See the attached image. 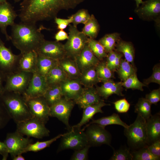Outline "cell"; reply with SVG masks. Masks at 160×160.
<instances>
[{
    "mask_svg": "<svg viewBox=\"0 0 160 160\" xmlns=\"http://www.w3.org/2000/svg\"><path fill=\"white\" fill-rule=\"evenodd\" d=\"M85 0H22L19 17L21 22L36 24L54 19L63 10L75 8Z\"/></svg>",
    "mask_w": 160,
    "mask_h": 160,
    "instance_id": "1",
    "label": "cell"
},
{
    "mask_svg": "<svg viewBox=\"0 0 160 160\" xmlns=\"http://www.w3.org/2000/svg\"><path fill=\"white\" fill-rule=\"evenodd\" d=\"M11 27L10 40L21 53L36 51L45 39L41 31L46 28L43 25L38 28L36 24L21 22Z\"/></svg>",
    "mask_w": 160,
    "mask_h": 160,
    "instance_id": "2",
    "label": "cell"
},
{
    "mask_svg": "<svg viewBox=\"0 0 160 160\" xmlns=\"http://www.w3.org/2000/svg\"><path fill=\"white\" fill-rule=\"evenodd\" d=\"M0 100L16 124L33 117L23 94L4 91L0 96Z\"/></svg>",
    "mask_w": 160,
    "mask_h": 160,
    "instance_id": "3",
    "label": "cell"
},
{
    "mask_svg": "<svg viewBox=\"0 0 160 160\" xmlns=\"http://www.w3.org/2000/svg\"><path fill=\"white\" fill-rule=\"evenodd\" d=\"M129 148L132 151L148 146L146 129V120L137 115L134 122L124 128Z\"/></svg>",
    "mask_w": 160,
    "mask_h": 160,
    "instance_id": "4",
    "label": "cell"
},
{
    "mask_svg": "<svg viewBox=\"0 0 160 160\" xmlns=\"http://www.w3.org/2000/svg\"><path fill=\"white\" fill-rule=\"evenodd\" d=\"M68 30V38L64 47L66 56L75 60L87 43L89 38L73 25H69Z\"/></svg>",
    "mask_w": 160,
    "mask_h": 160,
    "instance_id": "5",
    "label": "cell"
},
{
    "mask_svg": "<svg viewBox=\"0 0 160 160\" xmlns=\"http://www.w3.org/2000/svg\"><path fill=\"white\" fill-rule=\"evenodd\" d=\"M60 138L57 152L69 149L76 150L88 144L85 132L81 128L71 127V129Z\"/></svg>",
    "mask_w": 160,
    "mask_h": 160,
    "instance_id": "6",
    "label": "cell"
},
{
    "mask_svg": "<svg viewBox=\"0 0 160 160\" xmlns=\"http://www.w3.org/2000/svg\"><path fill=\"white\" fill-rule=\"evenodd\" d=\"M16 124V131L23 136L38 139L49 136L50 131L46 127L45 124L34 117Z\"/></svg>",
    "mask_w": 160,
    "mask_h": 160,
    "instance_id": "7",
    "label": "cell"
},
{
    "mask_svg": "<svg viewBox=\"0 0 160 160\" xmlns=\"http://www.w3.org/2000/svg\"><path fill=\"white\" fill-rule=\"evenodd\" d=\"M33 73L18 71L5 79L4 92H12L23 94L26 90Z\"/></svg>",
    "mask_w": 160,
    "mask_h": 160,
    "instance_id": "8",
    "label": "cell"
},
{
    "mask_svg": "<svg viewBox=\"0 0 160 160\" xmlns=\"http://www.w3.org/2000/svg\"><path fill=\"white\" fill-rule=\"evenodd\" d=\"M103 127L96 124H87L85 133L88 144L92 146H100L103 144L111 146L112 140L111 134Z\"/></svg>",
    "mask_w": 160,
    "mask_h": 160,
    "instance_id": "9",
    "label": "cell"
},
{
    "mask_svg": "<svg viewBox=\"0 0 160 160\" xmlns=\"http://www.w3.org/2000/svg\"><path fill=\"white\" fill-rule=\"evenodd\" d=\"M20 54H14L0 38V72L5 78L18 71Z\"/></svg>",
    "mask_w": 160,
    "mask_h": 160,
    "instance_id": "10",
    "label": "cell"
},
{
    "mask_svg": "<svg viewBox=\"0 0 160 160\" xmlns=\"http://www.w3.org/2000/svg\"><path fill=\"white\" fill-rule=\"evenodd\" d=\"M75 104L73 100L63 97L50 107V116L57 118L66 126L69 131L71 128L69 124V118Z\"/></svg>",
    "mask_w": 160,
    "mask_h": 160,
    "instance_id": "11",
    "label": "cell"
},
{
    "mask_svg": "<svg viewBox=\"0 0 160 160\" xmlns=\"http://www.w3.org/2000/svg\"><path fill=\"white\" fill-rule=\"evenodd\" d=\"M32 140L29 137H25L23 135L16 131L7 134L4 142L6 145L12 157L25 153L28 145L32 143Z\"/></svg>",
    "mask_w": 160,
    "mask_h": 160,
    "instance_id": "12",
    "label": "cell"
},
{
    "mask_svg": "<svg viewBox=\"0 0 160 160\" xmlns=\"http://www.w3.org/2000/svg\"><path fill=\"white\" fill-rule=\"evenodd\" d=\"M25 99L32 117L47 123L50 116V108L43 96Z\"/></svg>",
    "mask_w": 160,
    "mask_h": 160,
    "instance_id": "13",
    "label": "cell"
},
{
    "mask_svg": "<svg viewBox=\"0 0 160 160\" xmlns=\"http://www.w3.org/2000/svg\"><path fill=\"white\" fill-rule=\"evenodd\" d=\"M38 55L59 60L66 56L64 44L45 39L36 51Z\"/></svg>",
    "mask_w": 160,
    "mask_h": 160,
    "instance_id": "14",
    "label": "cell"
},
{
    "mask_svg": "<svg viewBox=\"0 0 160 160\" xmlns=\"http://www.w3.org/2000/svg\"><path fill=\"white\" fill-rule=\"evenodd\" d=\"M48 87L45 77L35 72L33 73L28 86L23 95L25 98L42 96Z\"/></svg>",
    "mask_w": 160,
    "mask_h": 160,
    "instance_id": "15",
    "label": "cell"
},
{
    "mask_svg": "<svg viewBox=\"0 0 160 160\" xmlns=\"http://www.w3.org/2000/svg\"><path fill=\"white\" fill-rule=\"evenodd\" d=\"M17 16L13 7L7 1L0 4V29L7 40H10L7 27L15 23V20Z\"/></svg>",
    "mask_w": 160,
    "mask_h": 160,
    "instance_id": "16",
    "label": "cell"
},
{
    "mask_svg": "<svg viewBox=\"0 0 160 160\" xmlns=\"http://www.w3.org/2000/svg\"><path fill=\"white\" fill-rule=\"evenodd\" d=\"M142 4L136 10L138 14L144 19L157 21L160 13V0H148Z\"/></svg>",
    "mask_w": 160,
    "mask_h": 160,
    "instance_id": "17",
    "label": "cell"
},
{
    "mask_svg": "<svg viewBox=\"0 0 160 160\" xmlns=\"http://www.w3.org/2000/svg\"><path fill=\"white\" fill-rule=\"evenodd\" d=\"M75 60L81 73L89 68L95 67L100 61L91 50L87 43Z\"/></svg>",
    "mask_w": 160,
    "mask_h": 160,
    "instance_id": "18",
    "label": "cell"
},
{
    "mask_svg": "<svg viewBox=\"0 0 160 160\" xmlns=\"http://www.w3.org/2000/svg\"><path fill=\"white\" fill-rule=\"evenodd\" d=\"M60 84L63 97L68 100H74L76 99L83 89L79 79L67 78Z\"/></svg>",
    "mask_w": 160,
    "mask_h": 160,
    "instance_id": "19",
    "label": "cell"
},
{
    "mask_svg": "<svg viewBox=\"0 0 160 160\" xmlns=\"http://www.w3.org/2000/svg\"><path fill=\"white\" fill-rule=\"evenodd\" d=\"M101 100L96 88L93 86L83 88L79 97L73 101L75 104L83 109L89 106L97 103Z\"/></svg>",
    "mask_w": 160,
    "mask_h": 160,
    "instance_id": "20",
    "label": "cell"
},
{
    "mask_svg": "<svg viewBox=\"0 0 160 160\" xmlns=\"http://www.w3.org/2000/svg\"><path fill=\"white\" fill-rule=\"evenodd\" d=\"M146 129L148 145L160 139V114L157 113L146 120Z\"/></svg>",
    "mask_w": 160,
    "mask_h": 160,
    "instance_id": "21",
    "label": "cell"
},
{
    "mask_svg": "<svg viewBox=\"0 0 160 160\" xmlns=\"http://www.w3.org/2000/svg\"><path fill=\"white\" fill-rule=\"evenodd\" d=\"M38 55L34 50L20 54L18 71L33 73L36 70Z\"/></svg>",
    "mask_w": 160,
    "mask_h": 160,
    "instance_id": "22",
    "label": "cell"
},
{
    "mask_svg": "<svg viewBox=\"0 0 160 160\" xmlns=\"http://www.w3.org/2000/svg\"><path fill=\"white\" fill-rule=\"evenodd\" d=\"M122 82L108 80L103 82L100 86H96V89L100 96L106 99L113 94L124 96Z\"/></svg>",
    "mask_w": 160,
    "mask_h": 160,
    "instance_id": "23",
    "label": "cell"
},
{
    "mask_svg": "<svg viewBox=\"0 0 160 160\" xmlns=\"http://www.w3.org/2000/svg\"><path fill=\"white\" fill-rule=\"evenodd\" d=\"M110 105L105 103L102 100L99 103L89 106L83 109V113L80 121L72 127L81 128L82 126L87 123L97 113H103L102 108L106 105Z\"/></svg>",
    "mask_w": 160,
    "mask_h": 160,
    "instance_id": "24",
    "label": "cell"
},
{
    "mask_svg": "<svg viewBox=\"0 0 160 160\" xmlns=\"http://www.w3.org/2000/svg\"><path fill=\"white\" fill-rule=\"evenodd\" d=\"M59 65L67 76L71 79H79L81 75L74 59L66 56L59 60Z\"/></svg>",
    "mask_w": 160,
    "mask_h": 160,
    "instance_id": "25",
    "label": "cell"
},
{
    "mask_svg": "<svg viewBox=\"0 0 160 160\" xmlns=\"http://www.w3.org/2000/svg\"><path fill=\"white\" fill-rule=\"evenodd\" d=\"M59 64V60L38 55L35 72L45 77L54 67Z\"/></svg>",
    "mask_w": 160,
    "mask_h": 160,
    "instance_id": "26",
    "label": "cell"
},
{
    "mask_svg": "<svg viewBox=\"0 0 160 160\" xmlns=\"http://www.w3.org/2000/svg\"><path fill=\"white\" fill-rule=\"evenodd\" d=\"M116 47V52L122 53L125 59L135 67L134 63L135 50L132 43L120 39L117 42Z\"/></svg>",
    "mask_w": 160,
    "mask_h": 160,
    "instance_id": "27",
    "label": "cell"
},
{
    "mask_svg": "<svg viewBox=\"0 0 160 160\" xmlns=\"http://www.w3.org/2000/svg\"><path fill=\"white\" fill-rule=\"evenodd\" d=\"M95 67L89 68L81 73L79 79L81 85L84 87H92L100 82Z\"/></svg>",
    "mask_w": 160,
    "mask_h": 160,
    "instance_id": "28",
    "label": "cell"
},
{
    "mask_svg": "<svg viewBox=\"0 0 160 160\" xmlns=\"http://www.w3.org/2000/svg\"><path fill=\"white\" fill-rule=\"evenodd\" d=\"M43 97L49 107L57 102L63 97L60 84L49 86Z\"/></svg>",
    "mask_w": 160,
    "mask_h": 160,
    "instance_id": "29",
    "label": "cell"
},
{
    "mask_svg": "<svg viewBox=\"0 0 160 160\" xmlns=\"http://www.w3.org/2000/svg\"><path fill=\"white\" fill-rule=\"evenodd\" d=\"M45 78L49 86L60 84L68 78L58 64L49 71L45 77Z\"/></svg>",
    "mask_w": 160,
    "mask_h": 160,
    "instance_id": "30",
    "label": "cell"
},
{
    "mask_svg": "<svg viewBox=\"0 0 160 160\" xmlns=\"http://www.w3.org/2000/svg\"><path fill=\"white\" fill-rule=\"evenodd\" d=\"M81 31L88 38L95 39L98 34L100 27L99 23L94 15L92 14L87 21L84 24Z\"/></svg>",
    "mask_w": 160,
    "mask_h": 160,
    "instance_id": "31",
    "label": "cell"
},
{
    "mask_svg": "<svg viewBox=\"0 0 160 160\" xmlns=\"http://www.w3.org/2000/svg\"><path fill=\"white\" fill-rule=\"evenodd\" d=\"M96 124L105 127L108 125L116 124L127 128L129 125L123 121L118 114L113 113L112 115L104 117L96 120H93L88 124Z\"/></svg>",
    "mask_w": 160,
    "mask_h": 160,
    "instance_id": "32",
    "label": "cell"
},
{
    "mask_svg": "<svg viewBox=\"0 0 160 160\" xmlns=\"http://www.w3.org/2000/svg\"><path fill=\"white\" fill-rule=\"evenodd\" d=\"M120 35L117 33L107 34L101 38L99 42L102 45L107 53L113 51L116 42L120 40Z\"/></svg>",
    "mask_w": 160,
    "mask_h": 160,
    "instance_id": "33",
    "label": "cell"
},
{
    "mask_svg": "<svg viewBox=\"0 0 160 160\" xmlns=\"http://www.w3.org/2000/svg\"><path fill=\"white\" fill-rule=\"evenodd\" d=\"M151 104L145 98H140L135 106V112L146 120L152 115Z\"/></svg>",
    "mask_w": 160,
    "mask_h": 160,
    "instance_id": "34",
    "label": "cell"
},
{
    "mask_svg": "<svg viewBox=\"0 0 160 160\" xmlns=\"http://www.w3.org/2000/svg\"><path fill=\"white\" fill-rule=\"evenodd\" d=\"M117 71L119 77L123 81L136 72L135 67L125 59H123L121 60Z\"/></svg>",
    "mask_w": 160,
    "mask_h": 160,
    "instance_id": "35",
    "label": "cell"
},
{
    "mask_svg": "<svg viewBox=\"0 0 160 160\" xmlns=\"http://www.w3.org/2000/svg\"><path fill=\"white\" fill-rule=\"evenodd\" d=\"M87 43L91 50L100 60L102 61L107 57V53L98 41L89 38Z\"/></svg>",
    "mask_w": 160,
    "mask_h": 160,
    "instance_id": "36",
    "label": "cell"
},
{
    "mask_svg": "<svg viewBox=\"0 0 160 160\" xmlns=\"http://www.w3.org/2000/svg\"><path fill=\"white\" fill-rule=\"evenodd\" d=\"M95 68L100 82L110 80L113 77V72L108 67L106 61H100Z\"/></svg>",
    "mask_w": 160,
    "mask_h": 160,
    "instance_id": "37",
    "label": "cell"
},
{
    "mask_svg": "<svg viewBox=\"0 0 160 160\" xmlns=\"http://www.w3.org/2000/svg\"><path fill=\"white\" fill-rule=\"evenodd\" d=\"M63 134H59L54 138L46 141H38L34 143H31L26 148L25 153L30 151L36 152L49 147L52 143L60 138Z\"/></svg>",
    "mask_w": 160,
    "mask_h": 160,
    "instance_id": "38",
    "label": "cell"
},
{
    "mask_svg": "<svg viewBox=\"0 0 160 160\" xmlns=\"http://www.w3.org/2000/svg\"><path fill=\"white\" fill-rule=\"evenodd\" d=\"M132 160H159L160 158L153 155L147 147H144L131 152Z\"/></svg>",
    "mask_w": 160,
    "mask_h": 160,
    "instance_id": "39",
    "label": "cell"
},
{
    "mask_svg": "<svg viewBox=\"0 0 160 160\" xmlns=\"http://www.w3.org/2000/svg\"><path fill=\"white\" fill-rule=\"evenodd\" d=\"M122 86L127 89H138L141 91L143 90V87L147 86L139 80L136 72L129 76L125 81L122 82Z\"/></svg>",
    "mask_w": 160,
    "mask_h": 160,
    "instance_id": "40",
    "label": "cell"
},
{
    "mask_svg": "<svg viewBox=\"0 0 160 160\" xmlns=\"http://www.w3.org/2000/svg\"><path fill=\"white\" fill-rule=\"evenodd\" d=\"M129 148L121 147L114 150L113 153L110 159L111 160H132V156Z\"/></svg>",
    "mask_w": 160,
    "mask_h": 160,
    "instance_id": "41",
    "label": "cell"
},
{
    "mask_svg": "<svg viewBox=\"0 0 160 160\" xmlns=\"http://www.w3.org/2000/svg\"><path fill=\"white\" fill-rule=\"evenodd\" d=\"M73 16L72 24L73 25L77 26L80 23L84 24L89 19L90 15L88 10L85 9L79 10Z\"/></svg>",
    "mask_w": 160,
    "mask_h": 160,
    "instance_id": "42",
    "label": "cell"
},
{
    "mask_svg": "<svg viewBox=\"0 0 160 160\" xmlns=\"http://www.w3.org/2000/svg\"><path fill=\"white\" fill-rule=\"evenodd\" d=\"M90 147V145L88 144L81 149L75 150L70 160H88L89 150Z\"/></svg>",
    "mask_w": 160,
    "mask_h": 160,
    "instance_id": "43",
    "label": "cell"
},
{
    "mask_svg": "<svg viewBox=\"0 0 160 160\" xmlns=\"http://www.w3.org/2000/svg\"><path fill=\"white\" fill-rule=\"evenodd\" d=\"M143 83L146 85L151 83L160 84V66L159 64L155 65L153 68V72L149 78L144 80Z\"/></svg>",
    "mask_w": 160,
    "mask_h": 160,
    "instance_id": "44",
    "label": "cell"
},
{
    "mask_svg": "<svg viewBox=\"0 0 160 160\" xmlns=\"http://www.w3.org/2000/svg\"><path fill=\"white\" fill-rule=\"evenodd\" d=\"M10 119L9 114L0 100V130L6 125Z\"/></svg>",
    "mask_w": 160,
    "mask_h": 160,
    "instance_id": "45",
    "label": "cell"
},
{
    "mask_svg": "<svg viewBox=\"0 0 160 160\" xmlns=\"http://www.w3.org/2000/svg\"><path fill=\"white\" fill-rule=\"evenodd\" d=\"M116 110L119 113H125L128 111L130 104L125 98L118 100L114 103Z\"/></svg>",
    "mask_w": 160,
    "mask_h": 160,
    "instance_id": "46",
    "label": "cell"
},
{
    "mask_svg": "<svg viewBox=\"0 0 160 160\" xmlns=\"http://www.w3.org/2000/svg\"><path fill=\"white\" fill-rule=\"evenodd\" d=\"M55 22L57 25L59 30H64L73 22L72 15L67 19H62L56 17L54 19Z\"/></svg>",
    "mask_w": 160,
    "mask_h": 160,
    "instance_id": "47",
    "label": "cell"
},
{
    "mask_svg": "<svg viewBox=\"0 0 160 160\" xmlns=\"http://www.w3.org/2000/svg\"><path fill=\"white\" fill-rule=\"evenodd\" d=\"M145 98L151 104H156L160 100V88L154 89L149 93L147 94Z\"/></svg>",
    "mask_w": 160,
    "mask_h": 160,
    "instance_id": "48",
    "label": "cell"
},
{
    "mask_svg": "<svg viewBox=\"0 0 160 160\" xmlns=\"http://www.w3.org/2000/svg\"><path fill=\"white\" fill-rule=\"evenodd\" d=\"M147 147L153 155L160 158V139L156 141Z\"/></svg>",
    "mask_w": 160,
    "mask_h": 160,
    "instance_id": "49",
    "label": "cell"
},
{
    "mask_svg": "<svg viewBox=\"0 0 160 160\" xmlns=\"http://www.w3.org/2000/svg\"><path fill=\"white\" fill-rule=\"evenodd\" d=\"M118 52L113 51L108 53L106 61L107 66L111 70L113 63L117 55Z\"/></svg>",
    "mask_w": 160,
    "mask_h": 160,
    "instance_id": "50",
    "label": "cell"
},
{
    "mask_svg": "<svg viewBox=\"0 0 160 160\" xmlns=\"http://www.w3.org/2000/svg\"><path fill=\"white\" fill-rule=\"evenodd\" d=\"M54 38L56 41H59L67 39L68 33L64 30H59L55 34Z\"/></svg>",
    "mask_w": 160,
    "mask_h": 160,
    "instance_id": "51",
    "label": "cell"
},
{
    "mask_svg": "<svg viewBox=\"0 0 160 160\" xmlns=\"http://www.w3.org/2000/svg\"><path fill=\"white\" fill-rule=\"evenodd\" d=\"M9 154L8 149L4 142L0 141V154L2 157V160H6Z\"/></svg>",
    "mask_w": 160,
    "mask_h": 160,
    "instance_id": "52",
    "label": "cell"
},
{
    "mask_svg": "<svg viewBox=\"0 0 160 160\" xmlns=\"http://www.w3.org/2000/svg\"><path fill=\"white\" fill-rule=\"evenodd\" d=\"M122 56L123 55L121 53L118 52L117 55L112 65L111 70V71L114 72L117 70L119 68Z\"/></svg>",
    "mask_w": 160,
    "mask_h": 160,
    "instance_id": "53",
    "label": "cell"
},
{
    "mask_svg": "<svg viewBox=\"0 0 160 160\" xmlns=\"http://www.w3.org/2000/svg\"><path fill=\"white\" fill-rule=\"evenodd\" d=\"M5 78L0 72V96L4 92V85L3 82L5 81Z\"/></svg>",
    "mask_w": 160,
    "mask_h": 160,
    "instance_id": "54",
    "label": "cell"
},
{
    "mask_svg": "<svg viewBox=\"0 0 160 160\" xmlns=\"http://www.w3.org/2000/svg\"><path fill=\"white\" fill-rule=\"evenodd\" d=\"M13 160H25V158L21 155H18L12 158Z\"/></svg>",
    "mask_w": 160,
    "mask_h": 160,
    "instance_id": "55",
    "label": "cell"
},
{
    "mask_svg": "<svg viewBox=\"0 0 160 160\" xmlns=\"http://www.w3.org/2000/svg\"><path fill=\"white\" fill-rule=\"evenodd\" d=\"M136 2V6L137 8L139 7V5L140 4H142L143 1L142 0H134Z\"/></svg>",
    "mask_w": 160,
    "mask_h": 160,
    "instance_id": "56",
    "label": "cell"
},
{
    "mask_svg": "<svg viewBox=\"0 0 160 160\" xmlns=\"http://www.w3.org/2000/svg\"><path fill=\"white\" fill-rule=\"evenodd\" d=\"M7 0H0V4L5 2L7 1Z\"/></svg>",
    "mask_w": 160,
    "mask_h": 160,
    "instance_id": "57",
    "label": "cell"
},
{
    "mask_svg": "<svg viewBox=\"0 0 160 160\" xmlns=\"http://www.w3.org/2000/svg\"><path fill=\"white\" fill-rule=\"evenodd\" d=\"M15 1H18V0H14Z\"/></svg>",
    "mask_w": 160,
    "mask_h": 160,
    "instance_id": "58",
    "label": "cell"
}]
</instances>
